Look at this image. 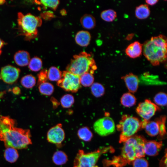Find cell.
Here are the masks:
<instances>
[{"instance_id": "6da1fadb", "label": "cell", "mask_w": 167, "mask_h": 167, "mask_svg": "<svg viewBox=\"0 0 167 167\" xmlns=\"http://www.w3.org/2000/svg\"><path fill=\"white\" fill-rule=\"evenodd\" d=\"M15 124L12 119L0 114V139L7 147L25 148L31 143L30 131L16 127Z\"/></svg>"}, {"instance_id": "7a4b0ae2", "label": "cell", "mask_w": 167, "mask_h": 167, "mask_svg": "<svg viewBox=\"0 0 167 167\" xmlns=\"http://www.w3.org/2000/svg\"><path fill=\"white\" fill-rule=\"evenodd\" d=\"M143 55L154 66L159 65L166 60V37L163 35L152 37L143 45Z\"/></svg>"}, {"instance_id": "3957f363", "label": "cell", "mask_w": 167, "mask_h": 167, "mask_svg": "<svg viewBox=\"0 0 167 167\" xmlns=\"http://www.w3.org/2000/svg\"><path fill=\"white\" fill-rule=\"evenodd\" d=\"M146 139L140 135H134L124 142L121 154L118 158L113 160V163L116 165H122L123 164H130L136 158L144 157L145 154L144 145Z\"/></svg>"}, {"instance_id": "277c9868", "label": "cell", "mask_w": 167, "mask_h": 167, "mask_svg": "<svg viewBox=\"0 0 167 167\" xmlns=\"http://www.w3.org/2000/svg\"><path fill=\"white\" fill-rule=\"evenodd\" d=\"M96 68L92 57L85 52L74 55L66 67L67 71L79 76L87 72L93 74Z\"/></svg>"}, {"instance_id": "5b68a950", "label": "cell", "mask_w": 167, "mask_h": 167, "mask_svg": "<svg viewBox=\"0 0 167 167\" xmlns=\"http://www.w3.org/2000/svg\"><path fill=\"white\" fill-rule=\"evenodd\" d=\"M17 21L21 34L28 40L36 37L38 32L37 28L41 25L42 23L41 18L39 17L30 13L24 15L21 12L18 14Z\"/></svg>"}, {"instance_id": "8992f818", "label": "cell", "mask_w": 167, "mask_h": 167, "mask_svg": "<svg viewBox=\"0 0 167 167\" xmlns=\"http://www.w3.org/2000/svg\"><path fill=\"white\" fill-rule=\"evenodd\" d=\"M116 127L121 132L119 142L124 143L142 128V121L136 117L125 114L122 116Z\"/></svg>"}, {"instance_id": "52a82bcc", "label": "cell", "mask_w": 167, "mask_h": 167, "mask_svg": "<svg viewBox=\"0 0 167 167\" xmlns=\"http://www.w3.org/2000/svg\"><path fill=\"white\" fill-rule=\"evenodd\" d=\"M113 151L111 147L101 148L97 150L84 153L83 150L79 151L74 161V167H98L96 163L103 154Z\"/></svg>"}, {"instance_id": "ba28073f", "label": "cell", "mask_w": 167, "mask_h": 167, "mask_svg": "<svg viewBox=\"0 0 167 167\" xmlns=\"http://www.w3.org/2000/svg\"><path fill=\"white\" fill-rule=\"evenodd\" d=\"M57 84L65 91L72 92H77L81 87L80 76L67 71L62 72V77Z\"/></svg>"}, {"instance_id": "9c48e42d", "label": "cell", "mask_w": 167, "mask_h": 167, "mask_svg": "<svg viewBox=\"0 0 167 167\" xmlns=\"http://www.w3.org/2000/svg\"><path fill=\"white\" fill-rule=\"evenodd\" d=\"M93 129L96 133L101 136H105L113 133L116 127L114 121L108 116L101 118L94 123Z\"/></svg>"}, {"instance_id": "30bf717a", "label": "cell", "mask_w": 167, "mask_h": 167, "mask_svg": "<svg viewBox=\"0 0 167 167\" xmlns=\"http://www.w3.org/2000/svg\"><path fill=\"white\" fill-rule=\"evenodd\" d=\"M160 109V108L151 100L146 99L143 102L139 104L136 111L143 120L148 121L157 111Z\"/></svg>"}, {"instance_id": "8fae6325", "label": "cell", "mask_w": 167, "mask_h": 167, "mask_svg": "<svg viewBox=\"0 0 167 167\" xmlns=\"http://www.w3.org/2000/svg\"><path fill=\"white\" fill-rule=\"evenodd\" d=\"M20 72L19 69L8 65L3 67L1 71L0 77L6 84H11L18 79Z\"/></svg>"}, {"instance_id": "7c38bea8", "label": "cell", "mask_w": 167, "mask_h": 167, "mask_svg": "<svg viewBox=\"0 0 167 167\" xmlns=\"http://www.w3.org/2000/svg\"><path fill=\"white\" fill-rule=\"evenodd\" d=\"M65 134L61 124H58L51 128L47 134V139L50 143L61 144L64 140Z\"/></svg>"}, {"instance_id": "4fadbf2b", "label": "cell", "mask_w": 167, "mask_h": 167, "mask_svg": "<svg viewBox=\"0 0 167 167\" xmlns=\"http://www.w3.org/2000/svg\"><path fill=\"white\" fill-rule=\"evenodd\" d=\"M162 146L161 141L146 140L144 145L145 154L149 156H156L158 154Z\"/></svg>"}, {"instance_id": "5bb4252c", "label": "cell", "mask_w": 167, "mask_h": 167, "mask_svg": "<svg viewBox=\"0 0 167 167\" xmlns=\"http://www.w3.org/2000/svg\"><path fill=\"white\" fill-rule=\"evenodd\" d=\"M142 128L149 135L155 136L160 135L159 123L158 118L155 121H149L143 120L142 121Z\"/></svg>"}, {"instance_id": "9a60e30c", "label": "cell", "mask_w": 167, "mask_h": 167, "mask_svg": "<svg viewBox=\"0 0 167 167\" xmlns=\"http://www.w3.org/2000/svg\"><path fill=\"white\" fill-rule=\"evenodd\" d=\"M124 81L128 90L132 93L137 91L139 83L138 77L132 73H130L122 77Z\"/></svg>"}, {"instance_id": "2e32d148", "label": "cell", "mask_w": 167, "mask_h": 167, "mask_svg": "<svg viewBox=\"0 0 167 167\" xmlns=\"http://www.w3.org/2000/svg\"><path fill=\"white\" fill-rule=\"evenodd\" d=\"M143 51V45L138 41L130 44L125 49L126 54L129 57L135 58L139 57Z\"/></svg>"}, {"instance_id": "e0dca14e", "label": "cell", "mask_w": 167, "mask_h": 167, "mask_svg": "<svg viewBox=\"0 0 167 167\" xmlns=\"http://www.w3.org/2000/svg\"><path fill=\"white\" fill-rule=\"evenodd\" d=\"M14 58L15 63L21 66L28 65L30 60L29 53L23 50L16 52L14 55Z\"/></svg>"}, {"instance_id": "ac0fdd59", "label": "cell", "mask_w": 167, "mask_h": 167, "mask_svg": "<svg viewBox=\"0 0 167 167\" xmlns=\"http://www.w3.org/2000/svg\"><path fill=\"white\" fill-rule=\"evenodd\" d=\"M91 36L90 33L84 30H81L78 32L75 37L76 43L82 47L87 46L90 43Z\"/></svg>"}, {"instance_id": "d6986e66", "label": "cell", "mask_w": 167, "mask_h": 167, "mask_svg": "<svg viewBox=\"0 0 167 167\" xmlns=\"http://www.w3.org/2000/svg\"><path fill=\"white\" fill-rule=\"evenodd\" d=\"M82 26L87 29H91L94 28L96 25V20L92 15L86 14L83 15L80 19Z\"/></svg>"}, {"instance_id": "ffe728a7", "label": "cell", "mask_w": 167, "mask_h": 167, "mask_svg": "<svg viewBox=\"0 0 167 167\" xmlns=\"http://www.w3.org/2000/svg\"><path fill=\"white\" fill-rule=\"evenodd\" d=\"M150 14V9L147 4H141L137 6L135 10V16L138 19H145L149 17Z\"/></svg>"}, {"instance_id": "44dd1931", "label": "cell", "mask_w": 167, "mask_h": 167, "mask_svg": "<svg viewBox=\"0 0 167 167\" xmlns=\"http://www.w3.org/2000/svg\"><path fill=\"white\" fill-rule=\"evenodd\" d=\"M120 102L124 107H129L134 106L136 102L135 96L130 92L124 93L122 96Z\"/></svg>"}, {"instance_id": "7402d4cb", "label": "cell", "mask_w": 167, "mask_h": 167, "mask_svg": "<svg viewBox=\"0 0 167 167\" xmlns=\"http://www.w3.org/2000/svg\"><path fill=\"white\" fill-rule=\"evenodd\" d=\"M62 73L57 67L51 66L47 71L48 79L53 81H58L62 77Z\"/></svg>"}, {"instance_id": "603a6c76", "label": "cell", "mask_w": 167, "mask_h": 167, "mask_svg": "<svg viewBox=\"0 0 167 167\" xmlns=\"http://www.w3.org/2000/svg\"><path fill=\"white\" fill-rule=\"evenodd\" d=\"M4 156L7 161L11 163H13L17 160L19 155L16 149L9 147H7L5 150Z\"/></svg>"}, {"instance_id": "cb8c5ba5", "label": "cell", "mask_w": 167, "mask_h": 167, "mask_svg": "<svg viewBox=\"0 0 167 167\" xmlns=\"http://www.w3.org/2000/svg\"><path fill=\"white\" fill-rule=\"evenodd\" d=\"M39 90L42 94L50 96L52 94L54 90V86L50 83L45 82L39 85Z\"/></svg>"}, {"instance_id": "d4e9b609", "label": "cell", "mask_w": 167, "mask_h": 167, "mask_svg": "<svg viewBox=\"0 0 167 167\" xmlns=\"http://www.w3.org/2000/svg\"><path fill=\"white\" fill-rule=\"evenodd\" d=\"M54 163L58 165H62L65 164L67 161V157L63 152L58 151L55 152L53 156Z\"/></svg>"}, {"instance_id": "484cf974", "label": "cell", "mask_w": 167, "mask_h": 167, "mask_svg": "<svg viewBox=\"0 0 167 167\" xmlns=\"http://www.w3.org/2000/svg\"><path fill=\"white\" fill-rule=\"evenodd\" d=\"M77 134L79 137L85 141H90L93 136L91 131L86 126L80 128L78 130Z\"/></svg>"}, {"instance_id": "4316f807", "label": "cell", "mask_w": 167, "mask_h": 167, "mask_svg": "<svg viewBox=\"0 0 167 167\" xmlns=\"http://www.w3.org/2000/svg\"><path fill=\"white\" fill-rule=\"evenodd\" d=\"M94 78L92 74L87 72L80 76V82L81 85L85 87L91 86L93 83Z\"/></svg>"}, {"instance_id": "83f0119b", "label": "cell", "mask_w": 167, "mask_h": 167, "mask_svg": "<svg viewBox=\"0 0 167 167\" xmlns=\"http://www.w3.org/2000/svg\"><path fill=\"white\" fill-rule=\"evenodd\" d=\"M101 17L104 20L108 22L113 21L117 16L116 12L114 10L109 9L103 11L101 13Z\"/></svg>"}, {"instance_id": "f1b7e54d", "label": "cell", "mask_w": 167, "mask_h": 167, "mask_svg": "<svg viewBox=\"0 0 167 167\" xmlns=\"http://www.w3.org/2000/svg\"><path fill=\"white\" fill-rule=\"evenodd\" d=\"M21 83L24 87L30 88L34 87L36 83L35 77L31 75H28L23 77L21 80Z\"/></svg>"}, {"instance_id": "f546056e", "label": "cell", "mask_w": 167, "mask_h": 167, "mask_svg": "<svg viewBox=\"0 0 167 167\" xmlns=\"http://www.w3.org/2000/svg\"><path fill=\"white\" fill-rule=\"evenodd\" d=\"M91 87V92L95 97H100L104 94L105 89L101 84L98 83H93Z\"/></svg>"}, {"instance_id": "4dcf8cb0", "label": "cell", "mask_w": 167, "mask_h": 167, "mask_svg": "<svg viewBox=\"0 0 167 167\" xmlns=\"http://www.w3.org/2000/svg\"><path fill=\"white\" fill-rule=\"evenodd\" d=\"M28 65L29 68L31 70L36 72L40 71L41 68L42 62L41 58L35 57L30 60Z\"/></svg>"}, {"instance_id": "1f68e13d", "label": "cell", "mask_w": 167, "mask_h": 167, "mask_svg": "<svg viewBox=\"0 0 167 167\" xmlns=\"http://www.w3.org/2000/svg\"><path fill=\"white\" fill-rule=\"evenodd\" d=\"M75 101L74 96L70 94L63 95L60 100L61 104L64 108H69L73 104Z\"/></svg>"}, {"instance_id": "d6a6232c", "label": "cell", "mask_w": 167, "mask_h": 167, "mask_svg": "<svg viewBox=\"0 0 167 167\" xmlns=\"http://www.w3.org/2000/svg\"><path fill=\"white\" fill-rule=\"evenodd\" d=\"M167 95L163 92L157 93L154 98V101L156 105L165 106L167 105Z\"/></svg>"}, {"instance_id": "836d02e7", "label": "cell", "mask_w": 167, "mask_h": 167, "mask_svg": "<svg viewBox=\"0 0 167 167\" xmlns=\"http://www.w3.org/2000/svg\"><path fill=\"white\" fill-rule=\"evenodd\" d=\"M37 3L39 4H41L46 7L55 10L59 4V1L57 0H41L39 1V2Z\"/></svg>"}, {"instance_id": "e575fe53", "label": "cell", "mask_w": 167, "mask_h": 167, "mask_svg": "<svg viewBox=\"0 0 167 167\" xmlns=\"http://www.w3.org/2000/svg\"><path fill=\"white\" fill-rule=\"evenodd\" d=\"M133 167H148V161L143 157L136 158L132 162Z\"/></svg>"}, {"instance_id": "d590c367", "label": "cell", "mask_w": 167, "mask_h": 167, "mask_svg": "<svg viewBox=\"0 0 167 167\" xmlns=\"http://www.w3.org/2000/svg\"><path fill=\"white\" fill-rule=\"evenodd\" d=\"M47 71L46 70H42L38 74V84L46 82L48 79Z\"/></svg>"}, {"instance_id": "8d00e7d4", "label": "cell", "mask_w": 167, "mask_h": 167, "mask_svg": "<svg viewBox=\"0 0 167 167\" xmlns=\"http://www.w3.org/2000/svg\"><path fill=\"white\" fill-rule=\"evenodd\" d=\"M158 1V0H146L145 1L147 3V5H153L156 4Z\"/></svg>"}, {"instance_id": "74e56055", "label": "cell", "mask_w": 167, "mask_h": 167, "mask_svg": "<svg viewBox=\"0 0 167 167\" xmlns=\"http://www.w3.org/2000/svg\"><path fill=\"white\" fill-rule=\"evenodd\" d=\"M4 44L3 41L0 39V55L2 53L1 49Z\"/></svg>"}, {"instance_id": "f35d334b", "label": "cell", "mask_w": 167, "mask_h": 167, "mask_svg": "<svg viewBox=\"0 0 167 167\" xmlns=\"http://www.w3.org/2000/svg\"><path fill=\"white\" fill-rule=\"evenodd\" d=\"M5 93V92H0V98H2Z\"/></svg>"}, {"instance_id": "ab89813d", "label": "cell", "mask_w": 167, "mask_h": 167, "mask_svg": "<svg viewBox=\"0 0 167 167\" xmlns=\"http://www.w3.org/2000/svg\"><path fill=\"white\" fill-rule=\"evenodd\" d=\"M6 1L4 0H0V5H2L4 4Z\"/></svg>"}]
</instances>
